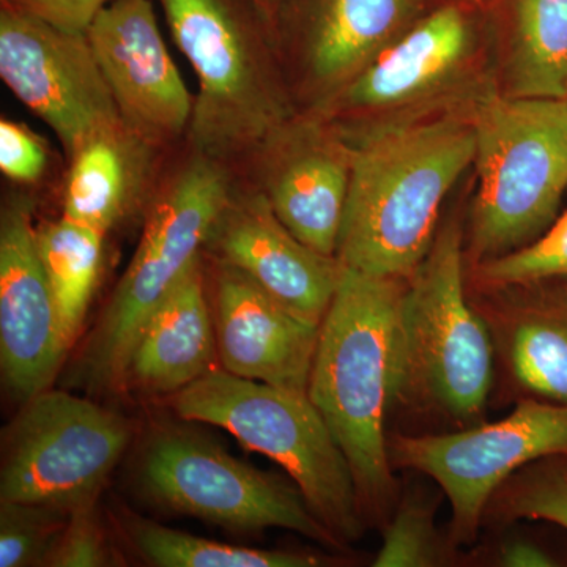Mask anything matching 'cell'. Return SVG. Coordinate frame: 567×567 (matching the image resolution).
I'll list each match as a JSON object with an SVG mask.
<instances>
[{"label":"cell","mask_w":567,"mask_h":567,"mask_svg":"<svg viewBox=\"0 0 567 567\" xmlns=\"http://www.w3.org/2000/svg\"><path fill=\"white\" fill-rule=\"evenodd\" d=\"M336 257L380 278H410L435 241L443 200L475 162L472 118L379 123L352 142Z\"/></svg>","instance_id":"6da1fadb"},{"label":"cell","mask_w":567,"mask_h":567,"mask_svg":"<svg viewBox=\"0 0 567 567\" xmlns=\"http://www.w3.org/2000/svg\"><path fill=\"white\" fill-rule=\"evenodd\" d=\"M404 278L344 267L320 323L308 398L349 462L361 506L383 509L394 494L385 421L394 401L395 339Z\"/></svg>","instance_id":"7a4b0ae2"},{"label":"cell","mask_w":567,"mask_h":567,"mask_svg":"<svg viewBox=\"0 0 567 567\" xmlns=\"http://www.w3.org/2000/svg\"><path fill=\"white\" fill-rule=\"evenodd\" d=\"M199 81L189 136L221 163L265 144L290 121L274 69L260 0H158Z\"/></svg>","instance_id":"3957f363"},{"label":"cell","mask_w":567,"mask_h":567,"mask_svg":"<svg viewBox=\"0 0 567 567\" xmlns=\"http://www.w3.org/2000/svg\"><path fill=\"white\" fill-rule=\"evenodd\" d=\"M171 406L182 420L221 427L281 465L339 543L363 535L352 470L308 394L213 369L171 395Z\"/></svg>","instance_id":"277c9868"},{"label":"cell","mask_w":567,"mask_h":567,"mask_svg":"<svg viewBox=\"0 0 567 567\" xmlns=\"http://www.w3.org/2000/svg\"><path fill=\"white\" fill-rule=\"evenodd\" d=\"M472 248L486 260L532 244L567 188V100L487 95L477 102Z\"/></svg>","instance_id":"5b68a950"},{"label":"cell","mask_w":567,"mask_h":567,"mask_svg":"<svg viewBox=\"0 0 567 567\" xmlns=\"http://www.w3.org/2000/svg\"><path fill=\"white\" fill-rule=\"evenodd\" d=\"M492 361L491 334L465 300L461 233L451 224L402 295L394 401L472 420L486 405Z\"/></svg>","instance_id":"8992f818"},{"label":"cell","mask_w":567,"mask_h":567,"mask_svg":"<svg viewBox=\"0 0 567 567\" xmlns=\"http://www.w3.org/2000/svg\"><path fill=\"white\" fill-rule=\"evenodd\" d=\"M230 199L221 164L196 155L152 205L140 245L78 363L76 377L92 391L121 388L145 320L199 260Z\"/></svg>","instance_id":"52a82bcc"},{"label":"cell","mask_w":567,"mask_h":567,"mask_svg":"<svg viewBox=\"0 0 567 567\" xmlns=\"http://www.w3.org/2000/svg\"><path fill=\"white\" fill-rule=\"evenodd\" d=\"M132 440L126 417L66 391L33 395L2 436L0 502L70 513L96 502Z\"/></svg>","instance_id":"ba28073f"},{"label":"cell","mask_w":567,"mask_h":567,"mask_svg":"<svg viewBox=\"0 0 567 567\" xmlns=\"http://www.w3.org/2000/svg\"><path fill=\"white\" fill-rule=\"evenodd\" d=\"M140 480L159 505L233 532L282 528L324 546H342L315 516L300 488L194 432L167 429L153 435L142 454Z\"/></svg>","instance_id":"9c48e42d"},{"label":"cell","mask_w":567,"mask_h":567,"mask_svg":"<svg viewBox=\"0 0 567 567\" xmlns=\"http://www.w3.org/2000/svg\"><path fill=\"white\" fill-rule=\"evenodd\" d=\"M391 464L431 476L453 507L456 543L475 539L496 488L539 458L567 456V405L528 399L496 423L454 434L391 440Z\"/></svg>","instance_id":"30bf717a"},{"label":"cell","mask_w":567,"mask_h":567,"mask_svg":"<svg viewBox=\"0 0 567 567\" xmlns=\"http://www.w3.org/2000/svg\"><path fill=\"white\" fill-rule=\"evenodd\" d=\"M0 76L50 126L69 158L92 137L125 126L87 33L2 6Z\"/></svg>","instance_id":"8fae6325"},{"label":"cell","mask_w":567,"mask_h":567,"mask_svg":"<svg viewBox=\"0 0 567 567\" xmlns=\"http://www.w3.org/2000/svg\"><path fill=\"white\" fill-rule=\"evenodd\" d=\"M85 33L126 128L153 147L189 128L194 100L164 43L152 0H114Z\"/></svg>","instance_id":"7c38bea8"},{"label":"cell","mask_w":567,"mask_h":567,"mask_svg":"<svg viewBox=\"0 0 567 567\" xmlns=\"http://www.w3.org/2000/svg\"><path fill=\"white\" fill-rule=\"evenodd\" d=\"M32 215L24 196L10 197L0 215V369L3 386L22 404L50 390L70 352Z\"/></svg>","instance_id":"4fadbf2b"},{"label":"cell","mask_w":567,"mask_h":567,"mask_svg":"<svg viewBox=\"0 0 567 567\" xmlns=\"http://www.w3.org/2000/svg\"><path fill=\"white\" fill-rule=\"evenodd\" d=\"M477 37L457 6L432 11L358 73L328 110L394 115L453 91L475 65Z\"/></svg>","instance_id":"5bb4252c"},{"label":"cell","mask_w":567,"mask_h":567,"mask_svg":"<svg viewBox=\"0 0 567 567\" xmlns=\"http://www.w3.org/2000/svg\"><path fill=\"white\" fill-rule=\"evenodd\" d=\"M207 245L221 264L237 268L287 311L305 322H323L344 265L309 248L281 221L264 193L233 199L213 227Z\"/></svg>","instance_id":"9a60e30c"},{"label":"cell","mask_w":567,"mask_h":567,"mask_svg":"<svg viewBox=\"0 0 567 567\" xmlns=\"http://www.w3.org/2000/svg\"><path fill=\"white\" fill-rule=\"evenodd\" d=\"M265 196L309 248L334 256L344 219L352 142L319 121H289L264 145Z\"/></svg>","instance_id":"2e32d148"},{"label":"cell","mask_w":567,"mask_h":567,"mask_svg":"<svg viewBox=\"0 0 567 567\" xmlns=\"http://www.w3.org/2000/svg\"><path fill=\"white\" fill-rule=\"evenodd\" d=\"M224 371L308 394L320 327L305 322L230 265H219L213 295Z\"/></svg>","instance_id":"e0dca14e"},{"label":"cell","mask_w":567,"mask_h":567,"mask_svg":"<svg viewBox=\"0 0 567 567\" xmlns=\"http://www.w3.org/2000/svg\"><path fill=\"white\" fill-rule=\"evenodd\" d=\"M416 0H278L271 22L301 51L327 104L413 24Z\"/></svg>","instance_id":"ac0fdd59"},{"label":"cell","mask_w":567,"mask_h":567,"mask_svg":"<svg viewBox=\"0 0 567 567\" xmlns=\"http://www.w3.org/2000/svg\"><path fill=\"white\" fill-rule=\"evenodd\" d=\"M216 354L215 320L197 260L145 320L122 386L173 395L212 372Z\"/></svg>","instance_id":"d6986e66"},{"label":"cell","mask_w":567,"mask_h":567,"mask_svg":"<svg viewBox=\"0 0 567 567\" xmlns=\"http://www.w3.org/2000/svg\"><path fill=\"white\" fill-rule=\"evenodd\" d=\"M152 148L126 126L92 137L70 158L63 216L110 233L140 200Z\"/></svg>","instance_id":"ffe728a7"},{"label":"cell","mask_w":567,"mask_h":567,"mask_svg":"<svg viewBox=\"0 0 567 567\" xmlns=\"http://www.w3.org/2000/svg\"><path fill=\"white\" fill-rule=\"evenodd\" d=\"M505 93L567 100V0H516Z\"/></svg>","instance_id":"44dd1931"},{"label":"cell","mask_w":567,"mask_h":567,"mask_svg":"<svg viewBox=\"0 0 567 567\" xmlns=\"http://www.w3.org/2000/svg\"><path fill=\"white\" fill-rule=\"evenodd\" d=\"M35 235L63 336L71 349L80 338L99 282L106 234L62 215L58 221L40 224Z\"/></svg>","instance_id":"7402d4cb"},{"label":"cell","mask_w":567,"mask_h":567,"mask_svg":"<svg viewBox=\"0 0 567 567\" xmlns=\"http://www.w3.org/2000/svg\"><path fill=\"white\" fill-rule=\"evenodd\" d=\"M126 536L145 561L158 567H312L315 555L233 546L163 527L145 518L123 520Z\"/></svg>","instance_id":"603a6c76"},{"label":"cell","mask_w":567,"mask_h":567,"mask_svg":"<svg viewBox=\"0 0 567 567\" xmlns=\"http://www.w3.org/2000/svg\"><path fill=\"white\" fill-rule=\"evenodd\" d=\"M507 352L525 390L543 401L567 405V309L524 312L511 331Z\"/></svg>","instance_id":"cb8c5ba5"},{"label":"cell","mask_w":567,"mask_h":567,"mask_svg":"<svg viewBox=\"0 0 567 567\" xmlns=\"http://www.w3.org/2000/svg\"><path fill=\"white\" fill-rule=\"evenodd\" d=\"M66 517L55 507L0 502V567L47 566Z\"/></svg>","instance_id":"d4e9b609"},{"label":"cell","mask_w":567,"mask_h":567,"mask_svg":"<svg viewBox=\"0 0 567 567\" xmlns=\"http://www.w3.org/2000/svg\"><path fill=\"white\" fill-rule=\"evenodd\" d=\"M488 286H528L567 278V213L532 244L480 265Z\"/></svg>","instance_id":"484cf974"},{"label":"cell","mask_w":567,"mask_h":567,"mask_svg":"<svg viewBox=\"0 0 567 567\" xmlns=\"http://www.w3.org/2000/svg\"><path fill=\"white\" fill-rule=\"evenodd\" d=\"M439 563L434 513L409 502L388 525L375 567H423Z\"/></svg>","instance_id":"4316f807"},{"label":"cell","mask_w":567,"mask_h":567,"mask_svg":"<svg viewBox=\"0 0 567 567\" xmlns=\"http://www.w3.org/2000/svg\"><path fill=\"white\" fill-rule=\"evenodd\" d=\"M511 518L544 520L567 529V466L544 465L520 477L505 496Z\"/></svg>","instance_id":"83f0119b"},{"label":"cell","mask_w":567,"mask_h":567,"mask_svg":"<svg viewBox=\"0 0 567 567\" xmlns=\"http://www.w3.org/2000/svg\"><path fill=\"white\" fill-rule=\"evenodd\" d=\"M114 561L96 502H91L70 511L47 567H106Z\"/></svg>","instance_id":"f1b7e54d"},{"label":"cell","mask_w":567,"mask_h":567,"mask_svg":"<svg viewBox=\"0 0 567 567\" xmlns=\"http://www.w3.org/2000/svg\"><path fill=\"white\" fill-rule=\"evenodd\" d=\"M48 167L43 142L21 123L0 122V171L18 183L39 182Z\"/></svg>","instance_id":"f546056e"},{"label":"cell","mask_w":567,"mask_h":567,"mask_svg":"<svg viewBox=\"0 0 567 567\" xmlns=\"http://www.w3.org/2000/svg\"><path fill=\"white\" fill-rule=\"evenodd\" d=\"M114 0H2V6L50 22L66 32H87L100 11Z\"/></svg>","instance_id":"4dcf8cb0"},{"label":"cell","mask_w":567,"mask_h":567,"mask_svg":"<svg viewBox=\"0 0 567 567\" xmlns=\"http://www.w3.org/2000/svg\"><path fill=\"white\" fill-rule=\"evenodd\" d=\"M502 565L509 567H547L555 566L543 548L528 543H514L503 550Z\"/></svg>","instance_id":"1f68e13d"},{"label":"cell","mask_w":567,"mask_h":567,"mask_svg":"<svg viewBox=\"0 0 567 567\" xmlns=\"http://www.w3.org/2000/svg\"><path fill=\"white\" fill-rule=\"evenodd\" d=\"M260 2H262V6L265 7V9H267L268 13H270L271 17V13H274L278 0H260Z\"/></svg>","instance_id":"d6a6232c"}]
</instances>
